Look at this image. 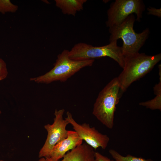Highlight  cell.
Masks as SVG:
<instances>
[{"instance_id":"6da1fadb","label":"cell","mask_w":161,"mask_h":161,"mask_svg":"<svg viewBox=\"0 0 161 161\" xmlns=\"http://www.w3.org/2000/svg\"><path fill=\"white\" fill-rule=\"evenodd\" d=\"M161 60V54L149 55L138 52L125 57L123 70L117 77L120 84V97L134 82L150 72Z\"/></svg>"},{"instance_id":"7a4b0ae2","label":"cell","mask_w":161,"mask_h":161,"mask_svg":"<svg viewBox=\"0 0 161 161\" xmlns=\"http://www.w3.org/2000/svg\"><path fill=\"white\" fill-rule=\"evenodd\" d=\"M136 21L133 14L128 16L120 24L109 28L110 34L109 42L121 39L123 44L121 47L124 57L139 52L148 37L150 30L148 28L142 32L137 33L134 29Z\"/></svg>"},{"instance_id":"3957f363","label":"cell","mask_w":161,"mask_h":161,"mask_svg":"<svg viewBox=\"0 0 161 161\" xmlns=\"http://www.w3.org/2000/svg\"><path fill=\"white\" fill-rule=\"evenodd\" d=\"M120 89L117 78H114L100 92L94 104L93 114L109 129L114 126L116 106L120 98Z\"/></svg>"},{"instance_id":"277c9868","label":"cell","mask_w":161,"mask_h":161,"mask_svg":"<svg viewBox=\"0 0 161 161\" xmlns=\"http://www.w3.org/2000/svg\"><path fill=\"white\" fill-rule=\"evenodd\" d=\"M69 51L64 50L57 56L54 67L44 74L31 78L30 80L37 83L49 84L55 81H66L82 69L92 66L94 59L75 60L70 59Z\"/></svg>"},{"instance_id":"5b68a950","label":"cell","mask_w":161,"mask_h":161,"mask_svg":"<svg viewBox=\"0 0 161 161\" xmlns=\"http://www.w3.org/2000/svg\"><path fill=\"white\" fill-rule=\"evenodd\" d=\"M69 55L70 59L78 61L95 60L96 58L108 57L116 61L123 69L124 65L125 57L121 47L117 44V41L98 47L79 43L75 44L69 51Z\"/></svg>"},{"instance_id":"8992f818","label":"cell","mask_w":161,"mask_h":161,"mask_svg":"<svg viewBox=\"0 0 161 161\" xmlns=\"http://www.w3.org/2000/svg\"><path fill=\"white\" fill-rule=\"evenodd\" d=\"M145 9L142 0H116L111 3L107 10L106 26L109 28L119 24L133 13L137 16L136 21H139Z\"/></svg>"},{"instance_id":"52a82bcc","label":"cell","mask_w":161,"mask_h":161,"mask_svg":"<svg viewBox=\"0 0 161 161\" xmlns=\"http://www.w3.org/2000/svg\"><path fill=\"white\" fill-rule=\"evenodd\" d=\"M64 112V109H56L53 123L44 126L47 135L45 143L39 152V157H48L54 146L67 137L68 130L66 128L69 123L66 119H63Z\"/></svg>"},{"instance_id":"ba28073f","label":"cell","mask_w":161,"mask_h":161,"mask_svg":"<svg viewBox=\"0 0 161 161\" xmlns=\"http://www.w3.org/2000/svg\"><path fill=\"white\" fill-rule=\"evenodd\" d=\"M65 118L73 127L80 137L94 150L101 147L103 149L107 147L110 140L106 134L100 132L94 127H91L89 124L78 123L73 118L71 113L68 111Z\"/></svg>"},{"instance_id":"9c48e42d","label":"cell","mask_w":161,"mask_h":161,"mask_svg":"<svg viewBox=\"0 0 161 161\" xmlns=\"http://www.w3.org/2000/svg\"><path fill=\"white\" fill-rule=\"evenodd\" d=\"M83 141L75 131H68L67 137L57 143L47 157L52 161H59L69 150L82 144Z\"/></svg>"},{"instance_id":"30bf717a","label":"cell","mask_w":161,"mask_h":161,"mask_svg":"<svg viewBox=\"0 0 161 161\" xmlns=\"http://www.w3.org/2000/svg\"><path fill=\"white\" fill-rule=\"evenodd\" d=\"M94 149L86 143L78 145L68 151L60 161H96ZM49 161H52L46 157Z\"/></svg>"},{"instance_id":"8fae6325","label":"cell","mask_w":161,"mask_h":161,"mask_svg":"<svg viewBox=\"0 0 161 161\" xmlns=\"http://www.w3.org/2000/svg\"><path fill=\"white\" fill-rule=\"evenodd\" d=\"M56 6L63 14L75 16L77 12L83 10L86 0H55Z\"/></svg>"},{"instance_id":"7c38bea8","label":"cell","mask_w":161,"mask_h":161,"mask_svg":"<svg viewBox=\"0 0 161 161\" xmlns=\"http://www.w3.org/2000/svg\"><path fill=\"white\" fill-rule=\"evenodd\" d=\"M155 97L153 99L148 101L140 102V106H145L147 108L152 110H161V81L159 80L158 83L154 87Z\"/></svg>"},{"instance_id":"4fadbf2b","label":"cell","mask_w":161,"mask_h":161,"mask_svg":"<svg viewBox=\"0 0 161 161\" xmlns=\"http://www.w3.org/2000/svg\"><path fill=\"white\" fill-rule=\"evenodd\" d=\"M109 152L112 157L116 161H154L150 159H145L142 157L133 156L130 154L124 156L116 150L110 149Z\"/></svg>"},{"instance_id":"5bb4252c","label":"cell","mask_w":161,"mask_h":161,"mask_svg":"<svg viewBox=\"0 0 161 161\" xmlns=\"http://www.w3.org/2000/svg\"><path fill=\"white\" fill-rule=\"evenodd\" d=\"M18 8V6L13 4L9 0H0V12L3 14L7 12H15Z\"/></svg>"},{"instance_id":"9a60e30c","label":"cell","mask_w":161,"mask_h":161,"mask_svg":"<svg viewBox=\"0 0 161 161\" xmlns=\"http://www.w3.org/2000/svg\"><path fill=\"white\" fill-rule=\"evenodd\" d=\"M7 75L6 64L4 61L0 58V81L5 78Z\"/></svg>"},{"instance_id":"2e32d148","label":"cell","mask_w":161,"mask_h":161,"mask_svg":"<svg viewBox=\"0 0 161 161\" xmlns=\"http://www.w3.org/2000/svg\"><path fill=\"white\" fill-rule=\"evenodd\" d=\"M148 12L147 13L148 15H153L158 17L161 18V9L156 8L152 7H149L147 8Z\"/></svg>"},{"instance_id":"e0dca14e","label":"cell","mask_w":161,"mask_h":161,"mask_svg":"<svg viewBox=\"0 0 161 161\" xmlns=\"http://www.w3.org/2000/svg\"><path fill=\"white\" fill-rule=\"evenodd\" d=\"M95 155L96 161H116L115 160H110L98 152H95Z\"/></svg>"},{"instance_id":"ac0fdd59","label":"cell","mask_w":161,"mask_h":161,"mask_svg":"<svg viewBox=\"0 0 161 161\" xmlns=\"http://www.w3.org/2000/svg\"><path fill=\"white\" fill-rule=\"evenodd\" d=\"M159 68V80H161V64H160L158 65Z\"/></svg>"},{"instance_id":"d6986e66","label":"cell","mask_w":161,"mask_h":161,"mask_svg":"<svg viewBox=\"0 0 161 161\" xmlns=\"http://www.w3.org/2000/svg\"><path fill=\"white\" fill-rule=\"evenodd\" d=\"M38 161H49L45 157L40 158Z\"/></svg>"},{"instance_id":"ffe728a7","label":"cell","mask_w":161,"mask_h":161,"mask_svg":"<svg viewBox=\"0 0 161 161\" xmlns=\"http://www.w3.org/2000/svg\"><path fill=\"white\" fill-rule=\"evenodd\" d=\"M0 161H5V160H0Z\"/></svg>"},{"instance_id":"44dd1931","label":"cell","mask_w":161,"mask_h":161,"mask_svg":"<svg viewBox=\"0 0 161 161\" xmlns=\"http://www.w3.org/2000/svg\"><path fill=\"white\" fill-rule=\"evenodd\" d=\"M1 111L0 110V114H1Z\"/></svg>"}]
</instances>
